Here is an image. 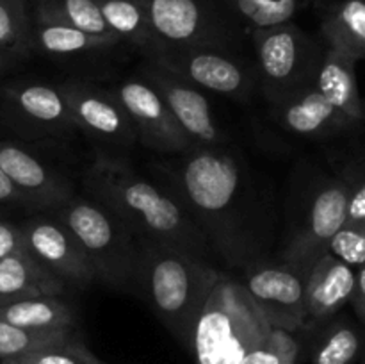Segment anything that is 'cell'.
<instances>
[{
	"instance_id": "1",
	"label": "cell",
	"mask_w": 365,
	"mask_h": 364,
	"mask_svg": "<svg viewBox=\"0 0 365 364\" xmlns=\"http://www.w3.org/2000/svg\"><path fill=\"white\" fill-rule=\"evenodd\" d=\"M153 164L155 173L230 264L248 266L253 239L246 218L252 195L245 168L227 148H192Z\"/></svg>"
},
{
	"instance_id": "2",
	"label": "cell",
	"mask_w": 365,
	"mask_h": 364,
	"mask_svg": "<svg viewBox=\"0 0 365 364\" xmlns=\"http://www.w3.org/2000/svg\"><path fill=\"white\" fill-rule=\"evenodd\" d=\"M82 184L86 195L109 209L143 245L171 246L209 259V239L184 203L121 157L98 150Z\"/></svg>"
},
{
	"instance_id": "3",
	"label": "cell",
	"mask_w": 365,
	"mask_h": 364,
	"mask_svg": "<svg viewBox=\"0 0 365 364\" xmlns=\"http://www.w3.org/2000/svg\"><path fill=\"white\" fill-rule=\"evenodd\" d=\"M221 273L209 259L163 245H143L132 285L160 323L192 353L196 321Z\"/></svg>"
},
{
	"instance_id": "4",
	"label": "cell",
	"mask_w": 365,
	"mask_h": 364,
	"mask_svg": "<svg viewBox=\"0 0 365 364\" xmlns=\"http://www.w3.org/2000/svg\"><path fill=\"white\" fill-rule=\"evenodd\" d=\"M269 328V321L245 285L221 275L196 321V364H242Z\"/></svg>"
},
{
	"instance_id": "5",
	"label": "cell",
	"mask_w": 365,
	"mask_h": 364,
	"mask_svg": "<svg viewBox=\"0 0 365 364\" xmlns=\"http://www.w3.org/2000/svg\"><path fill=\"white\" fill-rule=\"evenodd\" d=\"M46 213L70 231L88 259L95 280L110 288H130L141 243L109 209L84 193Z\"/></svg>"
},
{
	"instance_id": "6",
	"label": "cell",
	"mask_w": 365,
	"mask_h": 364,
	"mask_svg": "<svg viewBox=\"0 0 365 364\" xmlns=\"http://www.w3.org/2000/svg\"><path fill=\"white\" fill-rule=\"evenodd\" d=\"M255 75L271 106L314 86L327 46L298 25L280 24L252 31Z\"/></svg>"
},
{
	"instance_id": "7",
	"label": "cell",
	"mask_w": 365,
	"mask_h": 364,
	"mask_svg": "<svg viewBox=\"0 0 365 364\" xmlns=\"http://www.w3.org/2000/svg\"><path fill=\"white\" fill-rule=\"evenodd\" d=\"M145 57L163 64L205 93L234 100L248 98L257 84L255 68H250L228 46L155 49L145 52Z\"/></svg>"
},
{
	"instance_id": "8",
	"label": "cell",
	"mask_w": 365,
	"mask_h": 364,
	"mask_svg": "<svg viewBox=\"0 0 365 364\" xmlns=\"http://www.w3.org/2000/svg\"><path fill=\"white\" fill-rule=\"evenodd\" d=\"M0 114L24 139L63 138L75 131L59 82L7 81L0 86Z\"/></svg>"
},
{
	"instance_id": "9",
	"label": "cell",
	"mask_w": 365,
	"mask_h": 364,
	"mask_svg": "<svg viewBox=\"0 0 365 364\" xmlns=\"http://www.w3.org/2000/svg\"><path fill=\"white\" fill-rule=\"evenodd\" d=\"M150 46H228V27L212 0H146Z\"/></svg>"
},
{
	"instance_id": "10",
	"label": "cell",
	"mask_w": 365,
	"mask_h": 364,
	"mask_svg": "<svg viewBox=\"0 0 365 364\" xmlns=\"http://www.w3.org/2000/svg\"><path fill=\"white\" fill-rule=\"evenodd\" d=\"M138 74L159 91L195 148H223L228 139L216 121L207 93L163 64L145 59Z\"/></svg>"
},
{
	"instance_id": "11",
	"label": "cell",
	"mask_w": 365,
	"mask_h": 364,
	"mask_svg": "<svg viewBox=\"0 0 365 364\" xmlns=\"http://www.w3.org/2000/svg\"><path fill=\"white\" fill-rule=\"evenodd\" d=\"M113 93L127 113L139 143L166 156H178L195 148L163 96L145 77L130 75L118 82Z\"/></svg>"
},
{
	"instance_id": "12",
	"label": "cell",
	"mask_w": 365,
	"mask_h": 364,
	"mask_svg": "<svg viewBox=\"0 0 365 364\" xmlns=\"http://www.w3.org/2000/svg\"><path fill=\"white\" fill-rule=\"evenodd\" d=\"M59 86L70 106L75 128L107 148L125 150L138 143L134 127L113 91L78 77L64 79Z\"/></svg>"
},
{
	"instance_id": "13",
	"label": "cell",
	"mask_w": 365,
	"mask_h": 364,
	"mask_svg": "<svg viewBox=\"0 0 365 364\" xmlns=\"http://www.w3.org/2000/svg\"><path fill=\"white\" fill-rule=\"evenodd\" d=\"M271 327L294 332L307 325V273L289 263H252L241 282Z\"/></svg>"
},
{
	"instance_id": "14",
	"label": "cell",
	"mask_w": 365,
	"mask_h": 364,
	"mask_svg": "<svg viewBox=\"0 0 365 364\" xmlns=\"http://www.w3.org/2000/svg\"><path fill=\"white\" fill-rule=\"evenodd\" d=\"M25 250L64 285L88 288L95 282L91 266L66 227L50 213H38L20 223Z\"/></svg>"
},
{
	"instance_id": "15",
	"label": "cell",
	"mask_w": 365,
	"mask_h": 364,
	"mask_svg": "<svg viewBox=\"0 0 365 364\" xmlns=\"http://www.w3.org/2000/svg\"><path fill=\"white\" fill-rule=\"evenodd\" d=\"M344 182L341 175L321 182L310 200L305 221L282 252V261L309 275L317 259L328 252L331 236L344 223Z\"/></svg>"
},
{
	"instance_id": "16",
	"label": "cell",
	"mask_w": 365,
	"mask_h": 364,
	"mask_svg": "<svg viewBox=\"0 0 365 364\" xmlns=\"http://www.w3.org/2000/svg\"><path fill=\"white\" fill-rule=\"evenodd\" d=\"M0 170L24 200L25 209L50 211L70 200L71 182L20 143L0 138Z\"/></svg>"
},
{
	"instance_id": "17",
	"label": "cell",
	"mask_w": 365,
	"mask_h": 364,
	"mask_svg": "<svg viewBox=\"0 0 365 364\" xmlns=\"http://www.w3.org/2000/svg\"><path fill=\"white\" fill-rule=\"evenodd\" d=\"M273 116L282 128L309 139L331 138L359 127V123L335 109L314 86L273 106Z\"/></svg>"
},
{
	"instance_id": "18",
	"label": "cell",
	"mask_w": 365,
	"mask_h": 364,
	"mask_svg": "<svg viewBox=\"0 0 365 364\" xmlns=\"http://www.w3.org/2000/svg\"><path fill=\"white\" fill-rule=\"evenodd\" d=\"M355 270L324 253L307 275L305 313L307 323H323L342 310L351 298Z\"/></svg>"
},
{
	"instance_id": "19",
	"label": "cell",
	"mask_w": 365,
	"mask_h": 364,
	"mask_svg": "<svg viewBox=\"0 0 365 364\" xmlns=\"http://www.w3.org/2000/svg\"><path fill=\"white\" fill-rule=\"evenodd\" d=\"M121 45L118 39L100 38L84 31L39 16L32 11L31 16V50L53 61H82L88 57L110 52Z\"/></svg>"
},
{
	"instance_id": "20",
	"label": "cell",
	"mask_w": 365,
	"mask_h": 364,
	"mask_svg": "<svg viewBox=\"0 0 365 364\" xmlns=\"http://www.w3.org/2000/svg\"><path fill=\"white\" fill-rule=\"evenodd\" d=\"M314 88L344 116L355 123L364 121V106L356 84V61L337 50H324Z\"/></svg>"
},
{
	"instance_id": "21",
	"label": "cell",
	"mask_w": 365,
	"mask_h": 364,
	"mask_svg": "<svg viewBox=\"0 0 365 364\" xmlns=\"http://www.w3.org/2000/svg\"><path fill=\"white\" fill-rule=\"evenodd\" d=\"M66 285L53 277L27 250L0 259V305L32 296H63Z\"/></svg>"
},
{
	"instance_id": "22",
	"label": "cell",
	"mask_w": 365,
	"mask_h": 364,
	"mask_svg": "<svg viewBox=\"0 0 365 364\" xmlns=\"http://www.w3.org/2000/svg\"><path fill=\"white\" fill-rule=\"evenodd\" d=\"M324 46L356 63L365 57V0H335L321 16Z\"/></svg>"
},
{
	"instance_id": "23",
	"label": "cell",
	"mask_w": 365,
	"mask_h": 364,
	"mask_svg": "<svg viewBox=\"0 0 365 364\" xmlns=\"http://www.w3.org/2000/svg\"><path fill=\"white\" fill-rule=\"evenodd\" d=\"M0 320L29 330L71 332L77 323L75 309L61 296H32L0 305Z\"/></svg>"
},
{
	"instance_id": "24",
	"label": "cell",
	"mask_w": 365,
	"mask_h": 364,
	"mask_svg": "<svg viewBox=\"0 0 365 364\" xmlns=\"http://www.w3.org/2000/svg\"><path fill=\"white\" fill-rule=\"evenodd\" d=\"M107 29L120 43L141 49L150 46L146 0H96Z\"/></svg>"
},
{
	"instance_id": "25",
	"label": "cell",
	"mask_w": 365,
	"mask_h": 364,
	"mask_svg": "<svg viewBox=\"0 0 365 364\" xmlns=\"http://www.w3.org/2000/svg\"><path fill=\"white\" fill-rule=\"evenodd\" d=\"M32 11L39 16L71 25L88 34L118 39L107 29L96 0H32Z\"/></svg>"
},
{
	"instance_id": "26",
	"label": "cell",
	"mask_w": 365,
	"mask_h": 364,
	"mask_svg": "<svg viewBox=\"0 0 365 364\" xmlns=\"http://www.w3.org/2000/svg\"><path fill=\"white\" fill-rule=\"evenodd\" d=\"M362 348V330L348 318L331 321L317 343L312 364H353Z\"/></svg>"
},
{
	"instance_id": "27",
	"label": "cell",
	"mask_w": 365,
	"mask_h": 364,
	"mask_svg": "<svg viewBox=\"0 0 365 364\" xmlns=\"http://www.w3.org/2000/svg\"><path fill=\"white\" fill-rule=\"evenodd\" d=\"M235 20L250 31L287 24L305 6V0H223Z\"/></svg>"
},
{
	"instance_id": "28",
	"label": "cell",
	"mask_w": 365,
	"mask_h": 364,
	"mask_svg": "<svg viewBox=\"0 0 365 364\" xmlns=\"http://www.w3.org/2000/svg\"><path fill=\"white\" fill-rule=\"evenodd\" d=\"M31 16L32 0H0V49L25 61L32 56Z\"/></svg>"
},
{
	"instance_id": "29",
	"label": "cell",
	"mask_w": 365,
	"mask_h": 364,
	"mask_svg": "<svg viewBox=\"0 0 365 364\" xmlns=\"http://www.w3.org/2000/svg\"><path fill=\"white\" fill-rule=\"evenodd\" d=\"M0 364H100V359L70 332L24 355L0 360Z\"/></svg>"
},
{
	"instance_id": "30",
	"label": "cell",
	"mask_w": 365,
	"mask_h": 364,
	"mask_svg": "<svg viewBox=\"0 0 365 364\" xmlns=\"http://www.w3.org/2000/svg\"><path fill=\"white\" fill-rule=\"evenodd\" d=\"M299 345L292 332L271 327L262 341L248 352L242 364H296Z\"/></svg>"
},
{
	"instance_id": "31",
	"label": "cell",
	"mask_w": 365,
	"mask_h": 364,
	"mask_svg": "<svg viewBox=\"0 0 365 364\" xmlns=\"http://www.w3.org/2000/svg\"><path fill=\"white\" fill-rule=\"evenodd\" d=\"M64 334H70V332L29 330V328L16 327V325L0 320V360L24 355V353L39 348V346L46 345V343L53 341Z\"/></svg>"
},
{
	"instance_id": "32",
	"label": "cell",
	"mask_w": 365,
	"mask_h": 364,
	"mask_svg": "<svg viewBox=\"0 0 365 364\" xmlns=\"http://www.w3.org/2000/svg\"><path fill=\"white\" fill-rule=\"evenodd\" d=\"M344 182V223L365 231V175L362 157L349 164L341 175Z\"/></svg>"
},
{
	"instance_id": "33",
	"label": "cell",
	"mask_w": 365,
	"mask_h": 364,
	"mask_svg": "<svg viewBox=\"0 0 365 364\" xmlns=\"http://www.w3.org/2000/svg\"><path fill=\"white\" fill-rule=\"evenodd\" d=\"M328 253L353 270L365 266V231L342 223L328 243Z\"/></svg>"
},
{
	"instance_id": "34",
	"label": "cell",
	"mask_w": 365,
	"mask_h": 364,
	"mask_svg": "<svg viewBox=\"0 0 365 364\" xmlns=\"http://www.w3.org/2000/svg\"><path fill=\"white\" fill-rule=\"evenodd\" d=\"M20 250H25V241L20 225L0 220V259L14 252H20Z\"/></svg>"
},
{
	"instance_id": "35",
	"label": "cell",
	"mask_w": 365,
	"mask_h": 364,
	"mask_svg": "<svg viewBox=\"0 0 365 364\" xmlns=\"http://www.w3.org/2000/svg\"><path fill=\"white\" fill-rule=\"evenodd\" d=\"M353 310L360 323H364L365 318V266L355 268V285H353L351 298H349Z\"/></svg>"
},
{
	"instance_id": "36",
	"label": "cell",
	"mask_w": 365,
	"mask_h": 364,
	"mask_svg": "<svg viewBox=\"0 0 365 364\" xmlns=\"http://www.w3.org/2000/svg\"><path fill=\"white\" fill-rule=\"evenodd\" d=\"M4 207H24V200L20 198L18 191L14 189V186L11 184L9 178L6 177L2 170H0V209Z\"/></svg>"
},
{
	"instance_id": "37",
	"label": "cell",
	"mask_w": 365,
	"mask_h": 364,
	"mask_svg": "<svg viewBox=\"0 0 365 364\" xmlns=\"http://www.w3.org/2000/svg\"><path fill=\"white\" fill-rule=\"evenodd\" d=\"M24 61H25L24 57H20V56H16V54L9 52V50L0 49V77L13 74V71L16 70V68L20 66Z\"/></svg>"
},
{
	"instance_id": "38",
	"label": "cell",
	"mask_w": 365,
	"mask_h": 364,
	"mask_svg": "<svg viewBox=\"0 0 365 364\" xmlns=\"http://www.w3.org/2000/svg\"><path fill=\"white\" fill-rule=\"evenodd\" d=\"M100 364H107V363H103V360H100Z\"/></svg>"
}]
</instances>
